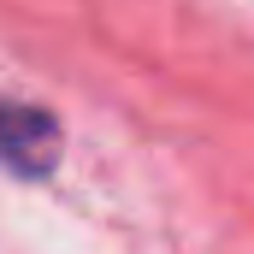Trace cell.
I'll return each mask as SVG.
<instances>
[{
  "mask_svg": "<svg viewBox=\"0 0 254 254\" xmlns=\"http://www.w3.org/2000/svg\"><path fill=\"white\" fill-rule=\"evenodd\" d=\"M0 166L12 178H48L60 166V119L24 101H0Z\"/></svg>",
  "mask_w": 254,
  "mask_h": 254,
  "instance_id": "1",
  "label": "cell"
}]
</instances>
